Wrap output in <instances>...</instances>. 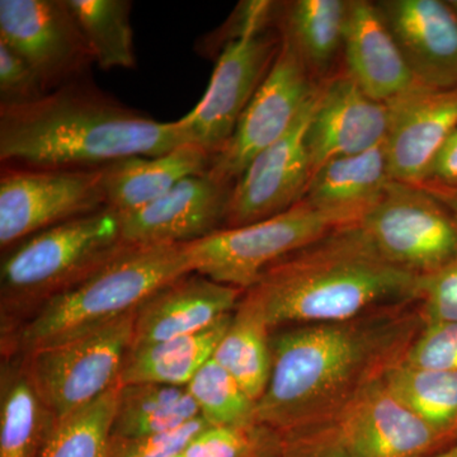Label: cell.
I'll return each instance as SVG.
<instances>
[{
    "mask_svg": "<svg viewBox=\"0 0 457 457\" xmlns=\"http://www.w3.org/2000/svg\"><path fill=\"white\" fill-rule=\"evenodd\" d=\"M423 324L420 303L413 302L270 335L272 368L255 422L281 437L332 425L404 361Z\"/></svg>",
    "mask_w": 457,
    "mask_h": 457,
    "instance_id": "1",
    "label": "cell"
},
{
    "mask_svg": "<svg viewBox=\"0 0 457 457\" xmlns=\"http://www.w3.org/2000/svg\"><path fill=\"white\" fill-rule=\"evenodd\" d=\"M195 144L179 121L159 122L84 79L26 106L0 107L3 165L99 170L130 156Z\"/></svg>",
    "mask_w": 457,
    "mask_h": 457,
    "instance_id": "2",
    "label": "cell"
},
{
    "mask_svg": "<svg viewBox=\"0 0 457 457\" xmlns=\"http://www.w3.org/2000/svg\"><path fill=\"white\" fill-rule=\"evenodd\" d=\"M420 278L376 251L359 224L335 228L264 270L243 293L270 329L337 323L418 302Z\"/></svg>",
    "mask_w": 457,
    "mask_h": 457,
    "instance_id": "3",
    "label": "cell"
},
{
    "mask_svg": "<svg viewBox=\"0 0 457 457\" xmlns=\"http://www.w3.org/2000/svg\"><path fill=\"white\" fill-rule=\"evenodd\" d=\"M192 272L187 245H125L82 281L41 303L18 330V351L26 354L95 332Z\"/></svg>",
    "mask_w": 457,
    "mask_h": 457,
    "instance_id": "4",
    "label": "cell"
},
{
    "mask_svg": "<svg viewBox=\"0 0 457 457\" xmlns=\"http://www.w3.org/2000/svg\"><path fill=\"white\" fill-rule=\"evenodd\" d=\"M123 245L121 215L108 207L26 237L2 258L3 317L36 311L106 263Z\"/></svg>",
    "mask_w": 457,
    "mask_h": 457,
    "instance_id": "5",
    "label": "cell"
},
{
    "mask_svg": "<svg viewBox=\"0 0 457 457\" xmlns=\"http://www.w3.org/2000/svg\"><path fill=\"white\" fill-rule=\"evenodd\" d=\"M278 3L243 2L228 22V38L203 99L179 120L192 141L212 156L227 146L240 117L275 62L281 35Z\"/></svg>",
    "mask_w": 457,
    "mask_h": 457,
    "instance_id": "6",
    "label": "cell"
},
{
    "mask_svg": "<svg viewBox=\"0 0 457 457\" xmlns=\"http://www.w3.org/2000/svg\"><path fill=\"white\" fill-rule=\"evenodd\" d=\"M342 227L347 224L341 219L302 200L266 220L222 228L188 243L189 261L194 272L245 291L270 266Z\"/></svg>",
    "mask_w": 457,
    "mask_h": 457,
    "instance_id": "7",
    "label": "cell"
},
{
    "mask_svg": "<svg viewBox=\"0 0 457 457\" xmlns=\"http://www.w3.org/2000/svg\"><path fill=\"white\" fill-rule=\"evenodd\" d=\"M135 314L22 354L29 378L57 420L119 385L134 339Z\"/></svg>",
    "mask_w": 457,
    "mask_h": 457,
    "instance_id": "8",
    "label": "cell"
},
{
    "mask_svg": "<svg viewBox=\"0 0 457 457\" xmlns=\"http://www.w3.org/2000/svg\"><path fill=\"white\" fill-rule=\"evenodd\" d=\"M359 227L385 260L418 278L457 262V222L420 186L392 180Z\"/></svg>",
    "mask_w": 457,
    "mask_h": 457,
    "instance_id": "9",
    "label": "cell"
},
{
    "mask_svg": "<svg viewBox=\"0 0 457 457\" xmlns=\"http://www.w3.org/2000/svg\"><path fill=\"white\" fill-rule=\"evenodd\" d=\"M104 170L3 165L0 246L12 248L42 230L107 209Z\"/></svg>",
    "mask_w": 457,
    "mask_h": 457,
    "instance_id": "10",
    "label": "cell"
},
{
    "mask_svg": "<svg viewBox=\"0 0 457 457\" xmlns=\"http://www.w3.org/2000/svg\"><path fill=\"white\" fill-rule=\"evenodd\" d=\"M0 42L26 60L46 93L84 79L96 64L66 0H0Z\"/></svg>",
    "mask_w": 457,
    "mask_h": 457,
    "instance_id": "11",
    "label": "cell"
},
{
    "mask_svg": "<svg viewBox=\"0 0 457 457\" xmlns=\"http://www.w3.org/2000/svg\"><path fill=\"white\" fill-rule=\"evenodd\" d=\"M320 84L312 79L293 47L281 37L269 74L240 117L227 146L212 156L210 173L234 185L255 156L287 134Z\"/></svg>",
    "mask_w": 457,
    "mask_h": 457,
    "instance_id": "12",
    "label": "cell"
},
{
    "mask_svg": "<svg viewBox=\"0 0 457 457\" xmlns=\"http://www.w3.org/2000/svg\"><path fill=\"white\" fill-rule=\"evenodd\" d=\"M318 90L287 134L255 156L234 183L222 228L266 220L291 209L305 196L312 177L306 131Z\"/></svg>",
    "mask_w": 457,
    "mask_h": 457,
    "instance_id": "13",
    "label": "cell"
},
{
    "mask_svg": "<svg viewBox=\"0 0 457 457\" xmlns=\"http://www.w3.org/2000/svg\"><path fill=\"white\" fill-rule=\"evenodd\" d=\"M330 427L350 457H423L457 442V433L418 417L383 380L361 394Z\"/></svg>",
    "mask_w": 457,
    "mask_h": 457,
    "instance_id": "14",
    "label": "cell"
},
{
    "mask_svg": "<svg viewBox=\"0 0 457 457\" xmlns=\"http://www.w3.org/2000/svg\"><path fill=\"white\" fill-rule=\"evenodd\" d=\"M389 120L387 104L369 97L345 71L328 78L319 87L306 131L312 174L333 159L361 154L383 144Z\"/></svg>",
    "mask_w": 457,
    "mask_h": 457,
    "instance_id": "15",
    "label": "cell"
},
{
    "mask_svg": "<svg viewBox=\"0 0 457 457\" xmlns=\"http://www.w3.org/2000/svg\"><path fill=\"white\" fill-rule=\"evenodd\" d=\"M231 183L206 173L180 180L168 194L121 215L125 245H188L224 227Z\"/></svg>",
    "mask_w": 457,
    "mask_h": 457,
    "instance_id": "16",
    "label": "cell"
},
{
    "mask_svg": "<svg viewBox=\"0 0 457 457\" xmlns=\"http://www.w3.org/2000/svg\"><path fill=\"white\" fill-rule=\"evenodd\" d=\"M423 88H457V9L451 0L375 2Z\"/></svg>",
    "mask_w": 457,
    "mask_h": 457,
    "instance_id": "17",
    "label": "cell"
},
{
    "mask_svg": "<svg viewBox=\"0 0 457 457\" xmlns=\"http://www.w3.org/2000/svg\"><path fill=\"white\" fill-rule=\"evenodd\" d=\"M389 131L385 139L390 177L420 186L436 155L457 128V88L423 87L387 104Z\"/></svg>",
    "mask_w": 457,
    "mask_h": 457,
    "instance_id": "18",
    "label": "cell"
},
{
    "mask_svg": "<svg viewBox=\"0 0 457 457\" xmlns=\"http://www.w3.org/2000/svg\"><path fill=\"white\" fill-rule=\"evenodd\" d=\"M243 293L196 272L174 279L137 308L131 348L207 329L236 312Z\"/></svg>",
    "mask_w": 457,
    "mask_h": 457,
    "instance_id": "19",
    "label": "cell"
},
{
    "mask_svg": "<svg viewBox=\"0 0 457 457\" xmlns=\"http://www.w3.org/2000/svg\"><path fill=\"white\" fill-rule=\"evenodd\" d=\"M343 62L360 88L383 104L420 87L375 2L350 0Z\"/></svg>",
    "mask_w": 457,
    "mask_h": 457,
    "instance_id": "20",
    "label": "cell"
},
{
    "mask_svg": "<svg viewBox=\"0 0 457 457\" xmlns=\"http://www.w3.org/2000/svg\"><path fill=\"white\" fill-rule=\"evenodd\" d=\"M392 180L384 141L369 152L321 165L312 174L303 200L347 225L359 224Z\"/></svg>",
    "mask_w": 457,
    "mask_h": 457,
    "instance_id": "21",
    "label": "cell"
},
{
    "mask_svg": "<svg viewBox=\"0 0 457 457\" xmlns=\"http://www.w3.org/2000/svg\"><path fill=\"white\" fill-rule=\"evenodd\" d=\"M212 155L185 144L158 156H130L102 168L108 209L120 215L137 212L164 196L180 180L206 173Z\"/></svg>",
    "mask_w": 457,
    "mask_h": 457,
    "instance_id": "22",
    "label": "cell"
},
{
    "mask_svg": "<svg viewBox=\"0 0 457 457\" xmlns=\"http://www.w3.org/2000/svg\"><path fill=\"white\" fill-rule=\"evenodd\" d=\"M350 0L278 3L276 26L317 83L335 75L343 57Z\"/></svg>",
    "mask_w": 457,
    "mask_h": 457,
    "instance_id": "23",
    "label": "cell"
},
{
    "mask_svg": "<svg viewBox=\"0 0 457 457\" xmlns=\"http://www.w3.org/2000/svg\"><path fill=\"white\" fill-rule=\"evenodd\" d=\"M56 422L29 378L22 357L3 361L0 457H40Z\"/></svg>",
    "mask_w": 457,
    "mask_h": 457,
    "instance_id": "24",
    "label": "cell"
},
{
    "mask_svg": "<svg viewBox=\"0 0 457 457\" xmlns=\"http://www.w3.org/2000/svg\"><path fill=\"white\" fill-rule=\"evenodd\" d=\"M233 314L195 335L130 348L119 384L153 383L187 386L198 370L212 359L213 352L227 332Z\"/></svg>",
    "mask_w": 457,
    "mask_h": 457,
    "instance_id": "25",
    "label": "cell"
},
{
    "mask_svg": "<svg viewBox=\"0 0 457 457\" xmlns=\"http://www.w3.org/2000/svg\"><path fill=\"white\" fill-rule=\"evenodd\" d=\"M200 418L186 386L119 384L112 425L113 438H137L173 431Z\"/></svg>",
    "mask_w": 457,
    "mask_h": 457,
    "instance_id": "26",
    "label": "cell"
},
{
    "mask_svg": "<svg viewBox=\"0 0 457 457\" xmlns=\"http://www.w3.org/2000/svg\"><path fill=\"white\" fill-rule=\"evenodd\" d=\"M212 359L255 402L263 395L272 368L270 329L261 315L242 299Z\"/></svg>",
    "mask_w": 457,
    "mask_h": 457,
    "instance_id": "27",
    "label": "cell"
},
{
    "mask_svg": "<svg viewBox=\"0 0 457 457\" xmlns=\"http://www.w3.org/2000/svg\"><path fill=\"white\" fill-rule=\"evenodd\" d=\"M104 71L132 69L137 64L128 0H66Z\"/></svg>",
    "mask_w": 457,
    "mask_h": 457,
    "instance_id": "28",
    "label": "cell"
},
{
    "mask_svg": "<svg viewBox=\"0 0 457 457\" xmlns=\"http://www.w3.org/2000/svg\"><path fill=\"white\" fill-rule=\"evenodd\" d=\"M386 389L418 417L442 431L457 433V371L411 368L386 372Z\"/></svg>",
    "mask_w": 457,
    "mask_h": 457,
    "instance_id": "29",
    "label": "cell"
},
{
    "mask_svg": "<svg viewBox=\"0 0 457 457\" xmlns=\"http://www.w3.org/2000/svg\"><path fill=\"white\" fill-rule=\"evenodd\" d=\"M119 385L57 420L40 457H107Z\"/></svg>",
    "mask_w": 457,
    "mask_h": 457,
    "instance_id": "30",
    "label": "cell"
},
{
    "mask_svg": "<svg viewBox=\"0 0 457 457\" xmlns=\"http://www.w3.org/2000/svg\"><path fill=\"white\" fill-rule=\"evenodd\" d=\"M186 387L209 425H257V402L215 360L207 361Z\"/></svg>",
    "mask_w": 457,
    "mask_h": 457,
    "instance_id": "31",
    "label": "cell"
},
{
    "mask_svg": "<svg viewBox=\"0 0 457 457\" xmlns=\"http://www.w3.org/2000/svg\"><path fill=\"white\" fill-rule=\"evenodd\" d=\"M261 425L206 426L183 451L185 457H253L278 438Z\"/></svg>",
    "mask_w": 457,
    "mask_h": 457,
    "instance_id": "32",
    "label": "cell"
},
{
    "mask_svg": "<svg viewBox=\"0 0 457 457\" xmlns=\"http://www.w3.org/2000/svg\"><path fill=\"white\" fill-rule=\"evenodd\" d=\"M403 362L417 369L457 371V323L423 324Z\"/></svg>",
    "mask_w": 457,
    "mask_h": 457,
    "instance_id": "33",
    "label": "cell"
},
{
    "mask_svg": "<svg viewBox=\"0 0 457 457\" xmlns=\"http://www.w3.org/2000/svg\"><path fill=\"white\" fill-rule=\"evenodd\" d=\"M209 423L197 418L173 431L137 438L111 437L107 457H173L179 455Z\"/></svg>",
    "mask_w": 457,
    "mask_h": 457,
    "instance_id": "34",
    "label": "cell"
},
{
    "mask_svg": "<svg viewBox=\"0 0 457 457\" xmlns=\"http://www.w3.org/2000/svg\"><path fill=\"white\" fill-rule=\"evenodd\" d=\"M46 95L26 60L0 42V107L26 106Z\"/></svg>",
    "mask_w": 457,
    "mask_h": 457,
    "instance_id": "35",
    "label": "cell"
},
{
    "mask_svg": "<svg viewBox=\"0 0 457 457\" xmlns=\"http://www.w3.org/2000/svg\"><path fill=\"white\" fill-rule=\"evenodd\" d=\"M418 303L425 323H457V262L420 278Z\"/></svg>",
    "mask_w": 457,
    "mask_h": 457,
    "instance_id": "36",
    "label": "cell"
},
{
    "mask_svg": "<svg viewBox=\"0 0 457 457\" xmlns=\"http://www.w3.org/2000/svg\"><path fill=\"white\" fill-rule=\"evenodd\" d=\"M282 442L284 457H350L330 426L282 437Z\"/></svg>",
    "mask_w": 457,
    "mask_h": 457,
    "instance_id": "37",
    "label": "cell"
},
{
    "mask_svg": "<svg viewBox=\"0 0 457 457\" xmlns=\"http://www.w3.org/2000/svg\"><path fill=\"white\" fill-rule=\"evenodd\" d=\"M422 187L457 191V128L441 147Z\"/></svg>",
    "mask_w": 457,
    "mask_h": 457,
    "instance_id": "38",
    "label": "cell"
},
{
    "mask_svg": "<svg viewBox=\"0 0 457 457\" xmlns=\"http://www.w3.org/2000/svg\"><path fill=\"white\" fill-rule=\"evenodd\" d=\"M420 187H422V186H420ZM423 188H425L426 191H428L433 197L437 198V200L446 207L447 212L453 215V218L455 219L457 222V191L429 187Z\"/></svg>",
    "mask_w": 457,
    "mask_h": 457,
    "instance_id": "39",
    "label": "cell"
},
{
    "mask_svg": "<svg viewBox=\"0 0 457 457\" xmlns=\"http://www.w3.org/2000/svg\"><path fill=\"white\" fill-rule=\"evenodd\" d=\"M253 457H284V442H282L281 436L270 442L269 446L264 447Z\"/></svg>",
    "mask_w": 457,
    "mask_h": 457,
    "instance_id": "40",
    "label": "cell"
},
{
    "mask_svg": "<svg viewBox=\"0 0 457 457\" xmlns=\"http://www.w3.org/2000/svg\"><path fill=\"white\" fill-rule=\"evenodd\" d=\"M423 457H457V442L453 446L440 451V453H432V455Z\"/></svg>",
    "mask_w": 457,
    "mask_h": 457,
    "instance_id": "41",
    "label": "cell"
},
{
    "mask_svg": "<svg viewBox=\"0 0 457 457\" xmlns=\"http://www.w3.org/2000/svg\"><path fill=\"white\" fill-rule=\"evenodd\" d=\"M451 3H453V7L457 9V0H451Z\"/></svg>",
    "mask_w": 457,
    "mask_h": 457,
    "instance_id": "42",
    "label": "cell"
},
{
    "mask_svg": "<svg viewBox=\"0 0 457 457\" xmlns=\"http://www.w3.org/2000/svg\"><path fill=\"white\" fill-rule=\"evenodd\" d=\"M173 457H185L182 455V453H179V455H176V456H173Z\"/></svg>",
    "mask_w": 457,
    "mask_h": 457,
    "instance_id": "43",
    "label": "cell"
}]
</instances>
